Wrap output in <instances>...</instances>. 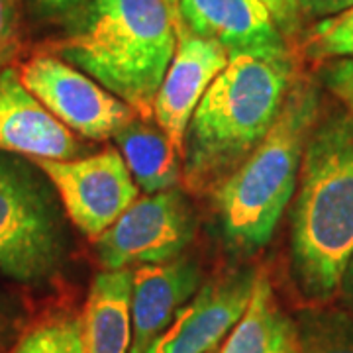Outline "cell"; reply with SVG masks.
<instances>
[{
	"label": "cell",
	"mask_w": 353,
	"mask_h": 353,
	"mask_svg": "<svg viewBox=\"0 0 353 353\" xmlns=\"http://www.w3.org/2000/svg\"><path fill=\"white\" fill-rule=\"evenodd\" d=\"M353 253V116L316 122L306 141L290 216V275L301 296H336Z\"/></svg>",
	"instance_id": "cell-1"
},
{
	"label": "cell",
	"mask_w": 353,
	"mask_h": 353,
	"mask_svg": "<svg viewBox=\"0 0 353 353\" xmlns=\"http://www.w3.org/2000/svg\"><path fill=\"white\" fill-rule=\"evenodd\" d=\"M290 55H232L202 94L183 141V181L212 190L240 167L273 128L294 83Z\"/></svg>",
	"instance_id": "cell-2"
},
{
	"label": "cell",
	"mask_w": 353,
	"mask_h": 353,
	"mask_svg": "<svg viewBox=\"0 0 353 353\" xmlns=\"http://www.w3.org/2000/svg\"><path fill=\"white\" fill-rule=\"evenodd\" d=\"M175 48L169 0H88L59 53L150 120Z\"/></svg>",
	"instance_id": "cell-3"
},
{
	"label": "cell",
	"mask_w": 353,
	"mask_h": 353,
	"mask_svg": "<svg viewBox=\"0 0 353 353\" xmlns=\"http://www.w3.org/2000/svg\"><path fill=\"white\" fill-rule=\"evenodd\" d=\"M318 114V87L308 79H294L263 141L212 190L220 234L232 252L248 255L271 240L299 185Z\"/></svg>",
	"instance_id": "cell-4"
},
{
	"label": "cell",
	"mask_w": 353,
	"mask_h": 353,
	"mask_svg": "<svg viewBox=\"0 0 353 353\" xmlns=\"http://www.w3.org/2000/svg\"><path fill=\"white\" fill-rule=\"evenodd\" d=\"M65 255L61 214L50 187L24 161L0 155V275L41 285Z\"/></svg>",
	"instance_id": "cell-5"
},
{
	"label": "cell",
	"mask_w": 353,
	"mask_h": 353,
	"mask_svg": "<svg viewBox=\"0 0 353 353\" xmlns=\"http://www.w3.org/2000/svg\"><path fill=\"white\" fill-rule=\"evenodd\" d=\"M57 190L65 214L97 240L138 201L139 187L122 153L104 150L75 159H32Z\"/></svg>",
	"instance_id": "cell-6"
},
{
	"label": "cell",
	"mask_w": 353,
	"mask_h": 353,
	"mask_svg": "<svg viewBox=\"0 0 353 353\" xmlns=\"http://www.w3.org/2000/svg\"><path fill=\"white\" fill-rule=\"evenodd\" d=\"M194 236V216L176 189L138 199L101 238L97 253L106 271L173 261Z\"/></svg>",
	"instance_id": "cell-7"
},
{
	"label": "cell",
	"mask_w": 353,
	"mask_h": 353,
	"mask_svg": "<svg viewBox=\"0 0 353 353\" xmlns=\"http://www.w3.org/2000/svg\"><path fill=\"white\" fill-rule=\"evenodd\" d=\"M20 79L63 126L83 138H114L138 118L126 102L63 57L36 55L22 65Z\"/></svg>",
	"instance_id": "cell-8"
},
{
	"label": "cell",
	"mask_w": 353,
	"mask_h": 353,
	"mask_svg": "<svg viewBox=\"0 0 353 353\" xmlns=\"http://www.w3.org/2000/svg\"><path fill=\"white\" fill-rule=\"evenodd\" d=\"M253 269H236L194 292L148 353H212L238 324L252 299Z\"/></svg>",
	"instance_id": "cell-9"
},
{
	"label": "cell",
	"mask_w": 353,
	"mask_h": 353,
	"mask_svg": "<svg viewBox=\"0 0 353 353\" xmlns=\"http://www.w3.org/2000/svg\"><path fill=\"white\" fill-rule=\"evenodd\" d=\"M228 61L230 55L226 51L189 30L176 12L175 55L157 90L153 116L179 155H183L185 132L192 112Z\"/></svg>",
	"instance_id": "cell-10"
},
{
	"label": "cell",
	"mask_w": 353,
	"mask_h": 353,
	"mask_svg": "<svg viewBox=\"0 0 353 353\" xmlns=\"http://www.w3.org/2000/svg\"><path fill=\"white\" fill-rule=\"evenodd\" d=\"M189 30L218 43L228 55H287L285 36L261 0H179Z\"/></svg>",
	"instance_id": "cell-11"
},
{
	"label": "cell",
	"mask_w": 353,
	"mask_h": 353,
	"mask_svg": "<svg viewBox=\"0 0 353 353\" xmlns=\"http://www.w3.org/2000/svg\"><path fill=\"white\" fill-rule=\"evenodd\" d=\"M81 143L26 88L20 71H0V153L28 159H75Z\"/></svg>",
	"instance_id": "cell-12"
},
{
	"label": "cell",
	"mask_w": 353,
	"mask_h": 353,
	"mask_svg": "<svg viewBox=\"0 0 353 353\" xmlns=\"http://www.w3.org/2000/svg\"><path fill=\"white\" fill-rule=\"evenodd\" d=\"M201 283L199 263L183 257L132 269L130 353H148L176 312L201 289Z\"/></svg>",
	"instance_id": "cell-13"
},
{
	"label": "cell",
	"mask_w": 353,
	"mask_h": 353,
	"mask_svg": "<svg viewBox=\"0 0 353 353\" xmlns=\"http://www.w3.org/2000/svg\"><path fill=\"white\" fill-rule=\"evenodd\" d=\"M85 353H130L132 269L99 273L83 308Z\"/></svg>",
	"instance_id": "cell-14"
},
{
	"label": "cell",
	"mask_w": 353,
	"mask_h": 353,
	"mask_svg": "<svg viewBox=\"0 0 353 353\" xmlns=\"http://www.w3.org/2000/svg\"><path fill=\"white\" fill-rule=\"evenodd\" d=\"M216 353H296V322L281 308L267 273L257 271L245 312Z\"/></svg>",
	"instance_id": "cell-15"
},
{
	"label": "cell",
	"mask_w": 353,
	"mask_h": 353,
	"mask_svg": "<svg viewBox=\"0 0 353 353\" xmlns=\"http://www.w3.org/2000/svg\"><path fill=\"white\" fill-rule=\"evenodd\" d=\"M118 150L126 161L136 185L148 194L175 189L183 167L181 155L175 152L161 130L148 126L145 120H132L116 136Z\"/></svg>",
	"instance_id": "cell-16"
},
{
	"label": "cell",
	"mask_w": 353,
	"mask_h": 353,
	"mask_svg": "<svg viewBox=\"0 0 353 353\" xmlns=\"http://www.w3.org/2000/svg\"><path fill=\"white\" fill-rule=\"evenodd\" d=\"M296 353H353V318L341 310H306L296 322Z\"/></svg>",
	"instance_id": "cell-17"
},
{
	"label": "cell",
	"mask_w": 353,
	"mask_h": 353,
	"mask_svg": "<svg viewBox=\"0 0 353 353\" xmlns=\"http://www.w3.org/2000/svg\"><path fill=\"white\" fill-rule=\"evenodd\" d=\"M8 353H85L83 320L75 314H53L18 338Z\"/></svg>",
	"instance_id": "cell-18"
},
{
	"label": "cell",
	"mask_w": 353,
	"mask_h": 353,
	"mask_svg": "<svg viewBox=\"0 0 353 353\" xmlns=\"http://www.w3.org/2000/svg\"><path fill=\"white\" fill-rule=\"evenodd\" d=\"M310 57H353V6L322 18L306 38Z\"/></svg>",
	"instance_id": "cell-19"
},
{
	"label": "cell",
	"mask_w": 353,
	"mask_h": 353,
	"mask_svg": "<svg viewBox=\"0 0 353 353\" xmlns=\"http://www.w3.org/2000/svg\"><path fill=\"white\" fill-rule=\"evenodd\" d=\"M20 48V0H0V71Z\"/></svg>",
	"instance_id": "cell-20"
},
{
	"label": "cell",
	"mask_w": 353,
	"mask_h": 353,
	"mask_svg": "<svg viewBox=\"0 0 353 353\" xmlns=\"http://www.w3.org/2000/svg\"><path fill=\"white\" fill-rule=\"evenodd\" d=\"M322 79L328 90L350 108V114L353 116V57H340L324 65Z\"/></svg>",
	"instance_id": "cell-21"
},
{
	"label": "cell",
	"mask_w": 353,
	"mask_h": 353,
	"mask_svg": "<svg viewBox=\"0 0 353 353\" xmlns=\"http://www.w3.org/2000/svg\"><path fill=\"white\" fill-rule=\"evenodd\" d=\"M275 18L283 36H294L301 28L303 12L296 0H261Z\"/></svg>",
	"instance_id": "cell-22"
},
{
	"label": "cell",
	"mask_w": 353,
	"mask_h": 353,
	"mask_svg": "<svg viewBox=\"0 0 353 353\" xmlns=\"http://www.w3.org/2000/svg\"><path fill=\"white\" fill-rule=\"evenodd\" d=\"M296 2L304 16H312L320 20L328 16H336L353 6V0H296Z\"/></svg>",
	"instance_id": "cell-23"
},
{
	"label": "cell",
	"mask_w": 353,
	"mask_h": 353,
	"mask_svg": "<svg viewBox=\"0 0 353 353\" xmlns=\"http://www.w3.org/2000/svg\"><path fill=\"white\" fill-rule=\"evenodd\" d=\"M18 326V310L14 303L0 292V353L10 345Z\"/></svg>",
	"instance_id": "cell-24"
},
{
	"label": "cell",
	"mask_w": 353,
	"mask_h": 353,
	"mask_svg": "<svg viewBox=\"0 0 353 353\" xmlns=\"http://www.w3.org/2000/svg\"><path fill=\"white\" fill-rule=\"evenodd\" d=\"M36 6L43 12H61L65 8H71L83 0H34Z\"/></svg>",
	"instance_id": "cell-25"
},
{
	"label": "cell",
	"mask_w": 353,
	"mask_h": 353,
	"mask_svg": "<svg viewBox=\"0 0 353 353\" xmlns=\"http://www.w3.org/2000/svg\"><path fill=\"white\" fill-rule=\"evenodd\" d=\"M340 289H343L345 299H347L350 304L353 306V253H352V257H350V263H347L345 271H343V279H341Z\"/></svg>",
	"instance_id": "cell-26"
},
{
	"label": "cell",
	"mask_w": 353,
	"mask_h": 353,
	"mask_svg": "<svg viewBox=\"0 0 353 353\" xmlns=\"http://www.w3.org/2000/svg\"><path fill=\"white\" fill-rule=\"evenodd\" d=\"M169 4H171V6H173V8L176 10V6H179V0H169Z\"/></svg>",
	"instance_id": "cell-27"
},
{
	"label": "cell",
	"mask_w": 353,
	"mask_h": 353,
	"mask_svg": "<svg viewBox=\"0 0 353 353\" xmlns=\"http://www.w3.org/2000/svg\"><path fill=\"white\" fill-rule=\"evenodd\" d=\"M212 353H216V352H212Z\"/></svg>",
	"instance_id": "cell-28"
}]
</instances>
